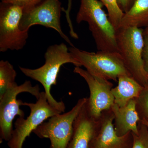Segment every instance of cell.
I'll list each match as a JSON object with an SVG mask.
<instances>
[{
  "label": "cell",
  "instance_id": "25",
  "mask_svg": "<svg viewBox=\"0 0 148 148\" xmlns=\"http://www.w3.org/2000/svg\"><path fill=\"white\" fill-rule=\"evenodd\" d=\"M148 34V27L144 29V35Z\"/></svg>",
  "mask_w": 148,
  "mask_h": 148
},
{
  "label": "cell",
  "instance_id": "18",
  "mask_svg": "<svg viewBox=\"0 0 148 148\" xmlns=\"http://www.w3.org/2000/svg\"><path fill=\"white\" fill-rule=\"evenodd\" d=\"M135 100L136 109L141 120L148 121V84L144 87L140 96Z\"/></svg>",
  "mask_w": 148,
  "mask_h": 148
},
{
  "label": "cell",
  "instance_id": "21",
  "mask_svg": "<svg viewBox=\"0 0 148 148\" xmlns=\"http://www.w3.org/2000/svg\"><path fill=\"white\" fill-rule=\"evenodd\" d=\"M67 1H68L67 8L65 9L64 8H63L62 12H64L66 14V20H67V23H68L69 29H70V36L73 38L77 39L78 38V35L77 34V33L74 31L71 19V15H70L72 9V1H73V0H67Z\"/></svg>",
  "mask_w": 148,
  "mask_h": 148
},
{
  "label": "cell",
  "instance_id": "14",
  "mask_svg": "<svg viewBox=\"0 0 148 148\" xmlns=\"http://www.w3.org/2000/svg\"><path fill=\"white\" fill-rule=\"evenodd\" d=\"M118 82V85L112 88V92L115 104L119 107H123L130 101L138 98L144 88L131 76H121Z\"/></svg>",
  "mask_w": 148,
  "mask_h": 148
},
{
  "label": "cell",
  "instance_id": "17",
  "mask_svg": "<svg viewBox=\"0 0 148 148\" xmlns=\"http://www.w3.org/2000/svg\"><path fill=\"white\" fill-rule=\"evenodd\" d=\"M106 7L108 12V16L116 30L119 27L124 12L120 8L117 0H100Z\"/></svg>",
  "mask_w": 148,
  "mask_h": 148
},
{
  "label": "cell",
  "instance_id": "24",
  "mask_svg": "<svg viewBox=\"0 0 148 148\" xmlns=\"http://www.w3.org/2000/svg\"><path fill=\"white\" fill-rule=\"evenodd\" d=\"M141 122L142 123H143V124H145V125H146V126H147L148 127V121H146V120L145 119H142L140 120Z\"/></svg>",
  "mask_w": 148,
  "mask_h": 148
},
{
  "label": "cell",
  "instance_id": "12",
  "mask_svg": "<svg viewBox=\"0 0 148 148\" xmlns=\"http://www.w3.org/2000/svg\"><path fill=\"white\" fill-rule=\"evenodd\" d=\"M99 124L100 120L90 116L84 105L74 122L73 135L68 148H89Z\"/></svg>",
  "mask_w": 148,
  "mask_h": 148
},
{
  "label": "cell",
  "instance_id": "5",
  "mask_svg": "<svg viewBox=\"0 0 148 148\" xmlns=\"http://www.w3.org/2000/svg\"><path fill=\"white\" fill-rule=\"evenodd\" d=\"M86 100L87 98H80L71 110L49 118L33 133L40 139H49L50 148H68L73 135L74 122Z\"/></svg>",
  "mask_w": 148,
  "mask_h": 148
},
{
  "label": "cell",
  "instance_id": "15",
  "mask_svg": "<svg viewBox=\"0 0 148 148\" xmlns=\"http://www.w3.org/2000/svg\"><path fill=\"white\" fill-rule=\"evenodd\" d=\"M148 27V0H135L129 10L125 12L119 27Z\"/></svg>",
  "mask_w": 148,
  "mask_h": 148
},
{
  "label": "cell",
  "instance_id": "23",
  "mask_svg": "<svg viewBox=\"0 0 148 148\" xmlns=\"http://www.w3.org/2000/svg\"><path fill=\"white\" fill-rule=\"evenodd\" d=\"M135 1V0H117L119 5L124 13L129 10Z\"/></svg>",
  "mask_w": 148,
  "mask_h": 148
},
{
  "label": "cell",
  "instance_id": "13",
  "mask_svg": "<svg viewBox=\"0 0 148 148\" xmlns=\"http://www.w3.org/2000/svg\"><path fill=\"white\" fill-rule=\"evenodd\" d=\"M136 106V100L133 99L123 107H119L115 103L112 106L114 127L118 136H123L129 132L135 135L139 133L138 124L141 119Z\"/></svg>",
  "mask_w": 148,
  "mask_h": 148
},
{
  "label": "cell",
  "instance_id": "26",
  "mask_svg": "<svg viewBox=\"0 0 148 148\" xmlns=\"http://www.w3.org/2000/svg\"></svg>",
  "mask_w": 148,
  "mask_h": 148
},
{
  "label": "cell",
  "instance_id": "2",
  "mask_svg": "<svg viewBox=\"0 0 148 148\" xmlns=\"http://www.w3.org/2000/svg\"><path fill=\"white\" fill-rule=\"evenodd\" d=\"M99 0H81L77 13L78 24L86 22L98 51L118 52L116 30Z\"/></svg>",
  "mask_w": 148,
  "mask_h": 148
},
{
  "label": "cell",
  "instance_id": "10",
  "mask_svg": "<svg viewBox=\"0 0 148 148\" xmlns=\"http://www.w3.org/2000/svg\"><path fill=\"white\" fill-rule=\"evenodd\" d=\"M62 8L59 0H45L31 10L23 13L19 25L20 28L22 31L28 32L31 27L36 25L51 28L58 32L60 36L71 47H74L61 29Z\"/></svg>",
  "mask_w": 148,
  "mask_h": 148
},
{
  "label": "cell",
  "instance_id": "4",
  "mask_svg": "<svg viewBox=\"0 0 148 148\" xmlns=\"http://www.w3.org/2000/svg\"><path fill=\"white\" fill-rule=\"evenodd\" d=\"M69 50L81 66L93 76L115 81L121 76H131L118 52L98 51L90 52L75 46L69 47Z\"/></svg>",
  "mask_w": 148,
  "mask_h": 148
},
{
  "label": "cell",
  "instance_id": "16",
  "mask_svg": "<svg viewBox=\"0 0 148 148\" xmlns=\"http://www.w3.org/2000/svg\"><path fill=\"white\" fill-rule=\"evenodd\" d=\"M16 73L8 61H0V97L8 90L17 85L15 82Z\"/></svg>",
  "mask_w": 148,
  "mask_h": 148
},
{
  "label": "cell",
  "instance_id": "20",
  "mask_svg": "<svg viewBox=\"0 0 148 148\" xmlns=\"http://www.w3.org/2000/svg\"><path fill=\"white\" fill-rule=\"evenodd\" d=\"M4 3L14 4L21 7L23 13L31 10L44 1L45 0H1Z\"/></svg>",
  "mask_w": 148,
  "mask_h": 148
},
{
  "label": "cell",
  "instance_id": "11",
  "mask_svg": "<svg viewBox=\"0 0 148 148\" xmlns=\"http://www.w3.org/2000/svg\"><path fill=\"white\" fill-rule=\"evenodd\" d=\"M114 120V114L111 109L103 112L99 119L98 131L89 148H132V132L118 136L115 130Z\"/></svg>",
  "mask_w": 148,
  "mask_h": 148
},
{
  "label": "cell",
  "instance_id": "9",
  "mask_svg": "<svg viewBox=\"0 0 148 148\" xmlns=\"http://www.w3.org/2000/svg\"><path fill=\"white\" fill-rule=\"evenodd\" d=\"M74 72L82 77L87 84L90 96L85 106L90 116L98 120L103 112L110 110L114 103L112 92L113 85L108 80L93 76L80 67H75Z\"/></svg>",
  "mask_w": 148,
  "mask_h": 148
},
{
  "label": "cell",
  "instance_id": "6",
  "mask_svg": "<svg viewBox=\"0 0 148 148\" xmlns=\"http://www.w3.org/2000/svg\"><path fill=\"white\" fill-rule=\"evenodd\" d=\"M22 106L29 107L30 115L27 119L18 117L14 123L15 128L10 140L8 142L10 148H23L26 138L39 125L49 118L62 113L49 104L45 91L40 92L36 103L23 102Z\"/></svg>",
  "mask_w": 148,
  "mask_h": 148
},
{
  "label": "cell",
  "instance_id": "8",
  "mask_svg": "<svg viewBox=\"0 0 148 148\" xmlns=\"http://www.w3.org/2000/svg\"><path fill=\"white\" fill-rule=\"evenodd\" d=\"M29 92L38 100L40 92L39 85L33 86L30 81H26L20 85H17L7 91L0 97V136L1 143L4 140L8 142L13 131V121L16 116L24 118L25 113L20 109L23 102L17 100V95L22 92Z\"/></svg>",
  "mask_w": 148,
  "mask_h": 148
},
{
  "label": "cell",
  "instance_id": "19",
  "mask_svg": "<svg viewBox=\"0 0 148 148\" xmlns=\"http://www.w3.org/2000/svg\"><path fill=\"white\" fill-rule=\"evenodd\" d=\"M138 135L132 133L133 142L132 148H148V127L141 122L138 124Z\"/></svg>",
  "mask_w": 148,
  "mask_h": 148
},
{
  "label": "cell",
  "instance_id": "3",
  "mask_svg": "<svg viewBox=\"0 0 148 148\" xmlns=\"http://www.w3.org/2000/svg\"><path fill=\"white\" fill-rule=\"evenodd\" d=\"M118 52L131 76L143 86L148 84L143 53L145 46L144 29L119 27L116 30Z\"/></svg>",
  "mask_w": 148,
  "mask_h": 148
},
{
  "label": "cell",
  "instance_id": "7",
  "mask_svg": "<svg viewBox=\"0 0 148 148\" xmlns=\"http://www.w3.org/2000/svg\"><path fill=\"white\" fill-rule=\"evenodd\" d=\"M23 8L14 4L0 3V51H18L26 45L29 32L21 30Z\"/></svg>",
  "mask_w": 148,
  "mask_h": 148
},
{
  "label": "cell",
  "instance_id": "1",
  "mask_svg": "<svg viewBox=\"0 0 148 148\" xmlns=\"http://www.w3.org/2000/svg\"><path fill=\"white\" fill-rule=\"evenodd\" d=\"M45 63L36 69H30L19 66L21 71L26 76L38 82L43 86L48 102L51 106L61 112L66 109L62 101L58 102L51 93L52 85L57 84L58 73L64 64H72L75 67L81 65L69 51V48L64 43L54 44L47 48L44 55Z\"/></svg>",
  "mask_w": 148,
  "mask_h": 148
},
{
  "label": "cell",
  "instance_id": "22",
  "mask_svg": "<svg viewBox=\"0 0 148 148\" xmlns=\"http://www.w3.org/2000/svg\"><path fill=\"white\" fill-rule=\"evenodd\" d=\"M145 46L143 51V57L145 69L148 76V35H144Z\"/></svg>",
  "mask_w": 148,
  "mask_h": 148
}]
</instances>
